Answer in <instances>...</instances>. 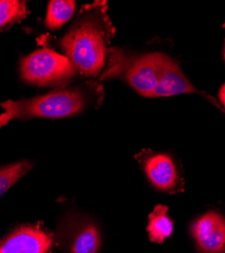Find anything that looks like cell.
Returning a JSON list of instances; mask_svg holds the SVG:
<instances>
[{
  "label": "cell",
  "instance_id": "cell-1",
  "mask_svg": "<svg viewBox=\"0 0 225 253\" xmlns=\"http://www.w3.org/2000/svg\"><path fill=\"white\" fill-rule=\"evenodd\" d=\"M112 35L106 4L97 2L83 9L60 45L78 73L97 77L106 66Z\"/></svg>",
  "mask_w": 225,
  "mask_h": 253
},
{
  "label": "cell",
  "instance_id": "cell-2",
  "mask_svg": "<svg viewBox=\"0 0 225 253\" xmlns=\"http://www.w3.org/2000/svg\"><path fill=\"white\" fill-rule=\"evenodd\" d=\"M88 91L79 87L63 88L28 99H8L0 103V129L12 120L31 118L60 119L84 112L90 101Z\"/></svg>",
  "mask_w": 225,
  "mask_h": 253
},
{
  "label": "cell",
  "instance_id": "cell-3",
  "mask_svg": "<svg viewBox=\"0 0 225 253\" xmlns=\"http://www.w3.org/2000/svg\"><path fill=\"white\" fill-rule=\"evenodd\" d=\"M108 66L100 79L121 78L139 94L154 97L157 84L156 53L131 54L122 49L111 48Z\"/></svg>",
  "mask_w": 225,
  "mask_h": 253
},
{
  "label": "cell",
  "instance_id": "cell-4",
  "mask_svg": "<svg viewBox=\"0 0 225 253\" xmlns=\"http://www.w3.org/2000/svg\"><path fill=\"white\" fill-rule=\"evenodd\" d=\"M76 72L66 56L50 49L37 50L20 61L22 78L40 86L63 83L71 79Z\"/></svg>",
  "mask_w": 225,
  "mask_h": 253
},
{
  "label": "cell",
  "instance_id": "cell-5",
  "mask_svg": "<svg viewBox=\"0 0 225 253\" xmlns=\"http://www.w3.org/2000/svg\"><path fill=\"white\" fill-rule=\"evenodd\" d=\"M56 241L65 253H96L101 239L96 225L87 217L69 215L60 223Z\"/></svg>",
  "mask_w": 225,
  "mask_h": 253
},
{
  "label": "cell",
  "instance_id": "cell-6",
  "mask_svg": "<svg viewBox=\"0 0 225 253\" xmlns=\"http://www.w3.org/2000/svg\"><path fill=\"white\" fill-rule=\"evenodd\" d=\"M157 84L154 90V97H169L183 93H198L205 97L206 94L198 90L192 82L182 73L178 63L163 53H156Z\"/></svg>",
  "mask_w": 225,
  "mask_h": 253
},
{
  "label": "cell",
  "instance_id": "cell-7",
  "mask_svg": "<svg viewBox=\"0 0 225 253\" xmlns=\"http://www.w3.org/2000/svg\"><path fill=\"white\" fill-rule=\"evenodd\" d=\"M53 239L39 226L26 225L15 229L0 242V253H47Z\"/></svg>",
  "mask_w": 225,
  "mask_h": 253
},
{
  "label": "cell",
  "instance_id": "cell-8",
  "mask_svg": "<svg viewBox=\"0 0 225 253\" xmlns=\"http://www.w3.org/2000/svg\"><path fill=\"white\" fill-rule=\"evenodd\" d=\"M192 234L203 253L225 252V219L220 214L201 216L192 226Z\"/></svg>",
  "mask_w": 225,
  "mask_h": 253
},
{
  "label": "cell",
  "instance_id": "cell-9",
  "mask_svg": "<svg viewBox=\"0 0 225 253\" xmlns=\"http://www.w3.org/2000/svg\"><path fill=\"white\" fill-rule=\"evenodd\" d=\"M142 165L151 184L161 192L177 193L181 183L174 160L167 154L151 153L142 158Z\"/></svg>",
  "mask_w": 225,
  "mask_h": 253
},
{
  "label": "cell",
  "instance_id": "cell-10",
  "mask_svg": "<svg viewBox=\"0 0 225 253\" xmlns=\"http://www.w3.org/2000/svg\"><path fill=\"white\" fill-rule=\"evenodd\" d=\"M168 210L167 206L158 205L149 215L147 231L152 242L161 243L173 233L174 223L168 216Z\"/></svg>",
  "mask_w": 225,
  "mask_h": 253
},
{
  "label": "cell",
  "instance_id": "cell-11",
  "mask_svg": "<svg viewBox=\"0 0 225 253\" xmlns=\"http://www.w3.org/2000/svg\"><path fill=\"white\" fill-rule=\"evenodd\" d=\"M76 2L70 0H53L48 4L46 26L49 29H59L65 25L74 14Z\"/></svg>",
  "mask_w": 225,
  "mask_h": 253
},
{
  "label": "cell",
  "instance_id": "cell-12",
  "mask_svg": "<svg viewBox=\"0 0 225 253\" xmlns=\"http://www.w3.org/2000/svg\"><path fill=\"white\" fill-rule=\"evenodd\" d=\"M28 14L25 1L19 0H0V30L23 19Z\"/></svg>",
  "mask_w": 225,
  "mask_h": 253
},
{
  "label": "cell",
  "instance_id": "cell-13",
  "mask_svg": "<svg viewBox=\"0 0 225 253\" xmlns=\"http://www.w3.org/2000/svg\"><path fill=\"white\" fill-rule=\"evenodd\" d=\"M219 101L223 105V108H225V83L223 84L219 90Z\"/></svg>",
  "mask_w": 225,
  "mask_h": 253
},
{
  "label": "cell",
  "instance_id": "cell-14",
  "mask_svg": "<svg viewBox=\"0 0 225 253\" xmlns=\"http://www.w3.org/2000/svg\"><path fill=\"white\" fill-rule=\"evenodd\" d=\"M224 28H225V24H224ZM223 57H224V60H225V43H224V49H223Z\"/></svg>",
  "mask_w": 225,
  "mask_h": 253
}]
</instances>
